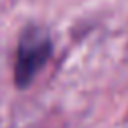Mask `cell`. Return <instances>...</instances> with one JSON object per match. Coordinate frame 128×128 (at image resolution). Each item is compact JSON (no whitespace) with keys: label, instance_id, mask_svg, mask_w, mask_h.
<instances>
[{"label":"cell","instance_id":"6da1fadb","mask_svg":"<svg viewBox=\"0 0 128 128\" xmlns=\"http://www.w3.org/2000/svg\"><path fill=\"white\" fill-rule=\"evenodd\" d=\"M52 56V38L42 26H28L18 40L14 58V84L26 88Z\"/></svg>","mask_w":128,"mask_h":128}]
</instances>
